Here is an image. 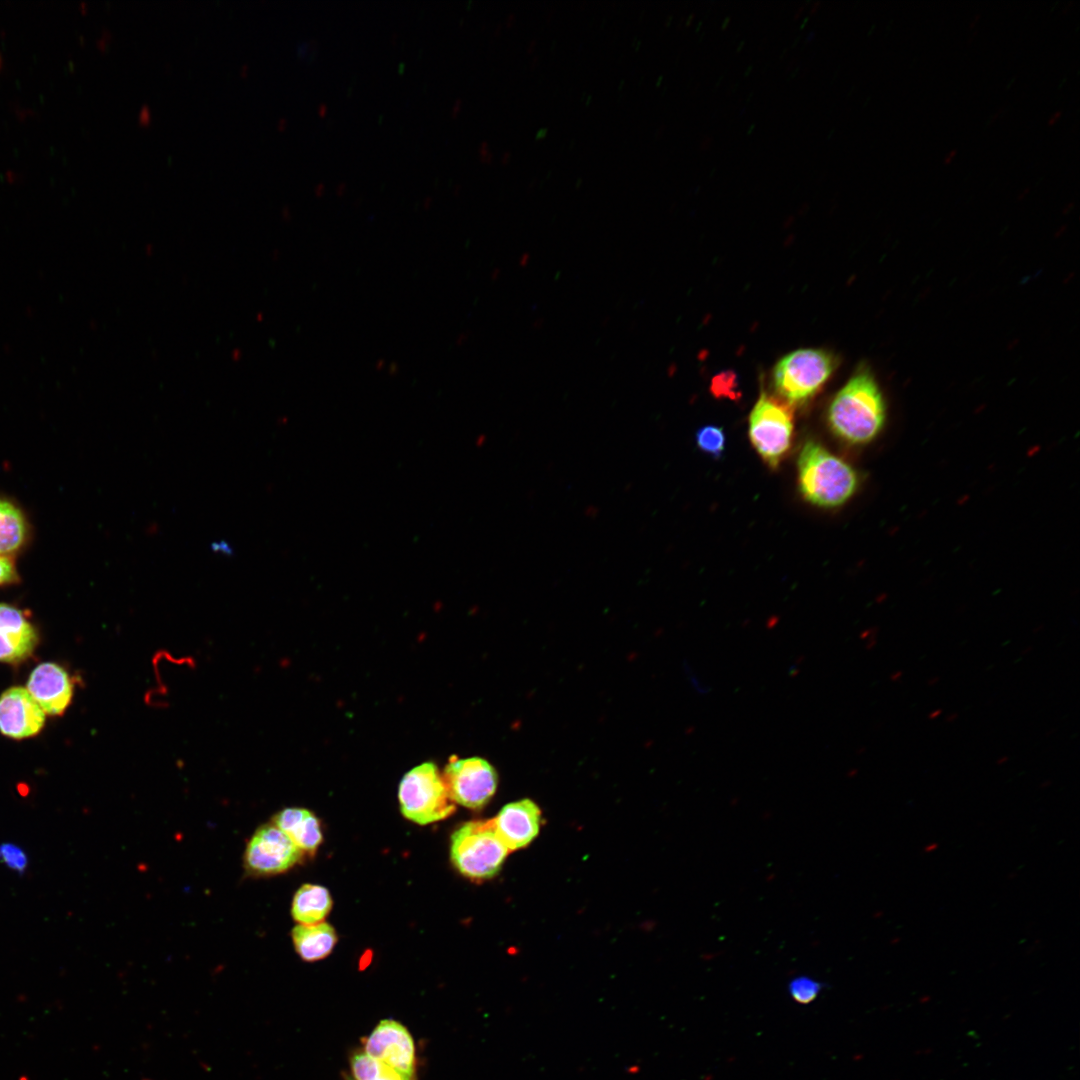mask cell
I'll list each match as a JSON object with an SVG mask.
<instances>
[{
	"label": "cell",
	"instance_id": "obj_26",
	"mask_svg": "<svg viewBox=\"0 0 1080 1080\" xmlns=\"http://www.w3.org/2000/svg\"><path fill=\"white\" fill-rule=\"evenodd\" d=\"M942 712H943V710L941 708L934 709L933 711H931L928 714L927 718L929 720H934V719L938 718L942 714Z\"/></svg>",
	"mask_w": 1080,
	"mask_h": 1080
},
{
	"label": "cell",
	"instance_id": "obj_6",
	"mask_svg": "<svg viewBox=\"0 0 1080 1080\" xmlns=\"http://www.w3.org/2000/svg\"><path fill=\"white\" fill-rule=\"evenodd\" d=\"M793 428L790 405L762 392L749 416L748 435L768 466L776 468L790 449Z\"/></svg>",
	"mask_w": 1080,
	"mask_h": 1080
},
{
	"label": "cell",
	"instance_id": "obj_4",
	"mask_svg": "<svg viewBox=\"0 0 1080 1080\" xmlns=\"http://www.w3.org/2000/svg\"><path fill=\"white\" fill-rule=\"evenodd\" d=\"M836 366V357L827 350L798 349L776 363L772 372L773 385L787 404L801 405L823 387Z\"/></svg>",
	"mask_w": 1080,
	"mask_h": 1080
},
{
	"label": "cell",
	"instance_id": "obj_13",
	"mask_svg": "<svg viewBox=\"0 0 1080 1080\" xmlns=\"http://www.w3.org/2000/svg\"><path fill=\"white\" fill-rule=\"evenodd\" d=\"M38 643V634L24 612L0 603V661L18 663L28 658Z\"/></svg>",
	"mask_w": 1080,
	"mask_h": 1080
},
{
	"label": "cell",
	"instance_id": "obj_17",
	"mask_svg": "<svg viewBox=\"0 0 1080 1080\" xmlns=\"http://www.w3.org/2000/svg\"><path fill=\"white\" fill-rule=\"evenodd\" d=\"M27 526L22 512L0 498V555L19 550L26 539Z\"/></svg>",
	"mask_w": 1080,
	"mask_h": 1080
},
{
	"label": "cell",
	"instance_id": "obj_23",
	"mask_svg": "<svg viewBox=\"0 0 1080 1080\" xmlns=\"http://www.w3.org/2000/svg\"><path fill=\"white\" fill-rule=\"evenodd\" d=\"M18 574L13 560L7 555H0V585L15 583Z\"/></svg>",
	"mask_w": 1080,
	"mask_h": 1080
},
{
	"label": "cell",
	"instance_id": "obj_24",
	"mask_svg": "<svg viewBox=\"0 0 1080 1080\" xmlns=\"http://www.w3.org/2000/svg\"><path fill=\"white\" fill-rule=\"evenodd\" d=\"M1061 116H1062V111H1061V110H1057V111L1053 112V113H1052V114L1050 115V117H1049V119H1048V121H1047V124H1048V125H1049L1050 127L1054 126V125H1055V124H1056V123H1057V122L1059 121V119L1061 118Z\"/></svg>",
	"mask_w": 1080,
	"mask_h": 1080
},
{
	"label": "cell",
	"instance_id": "obj_2",
	"mask_svg": "<svg viewBox=\"0 0 1080 1080\" xmlns=\"http://www.w3.org/2000/svg\"><path fill=\"white\" fill-rule=\"evenodd\" d=\"M797 467L800 493L815 506L839 507L857 491L859 477L856 470L815 441L803 445Z\"/></svg>",
	"mask_w": 1080,
	"mask_h": 1080
},
{
	"label": "cell",
	"instance_id": "obj_28",
	"mask_svg": "<svg viewBox=\"0 0 1080 1080\" xmlns=\"http://www.w3.org/2000/svg\"><path fill=\"white\" fill-rule=\"evenodd\" d=\"M957 718H958V713H956V712H952V713H950V714H948V715L946 716V718H945V721H946L947 723H952V722L956 721V720H957Z\"/></svg>",
	"mask_w": 1080,
	"mask_h": 1080
},
{
	"label": "cell",
	"instance_id": "obj_22",
	"mask_svg": "<svg viewBox=\"0 0 1080 1080\" xmlns=\"http://www.w3.org/2000/svg\"><path fill=\"white\" fill-rule=\"evenodd\" d=\"M736 376L732 372H724L713 379L712 392L718 397L735 398Z\"/></svg>",
	"mask_w": 1080,
	"mask_h": 1080
},
{
	"label": "cell",
	"instance_id": "obj_5",
	"mask_svg": "<svg viewBox=\"0 0 1080 1080\" xmlns=\"http://www.w3.org/2000/svg\"><path fill=\"white\" fill-rule=\"evenodd\" d=\"M398 798L403 816L420 825L443 820L456 809L438 767L432 762L422 763L404 775Z\"/></svg>",
	"mask_w": 1080,
	"mask_h": 1080
},
{
	"label": "cell",
	"instance_id": "obj_14",
	"mask_svg": "<svg viewBox=\"0 0 1080 1080\" xmlns=\"http://www.w3.org/2000/svg\"><path fill=\"white\" fill-rule=\"evenodd\" d=\"M273 824L302 852H314L322 841L320 822L307 809L285 808L274 816Z\"/></svg>",
	"mask_w": 1080,
	"mask_h": 1080
},
{
	"label": "cell",
	"instance_id": "obj_12",
	"mask_svg": "<svg viewBox=\"0 0 1080 1080\" xmlns=\"http://www.w3.org/2000/svg\"><path fill=\"white\" fill-rule=\"evenodd\" d=\"M44 713L61 715L70 704L73 685L67 672L57 664L46 662L30 674L27 688Z\"/></svg>",
	"mask_w": 1080,
	"mask_h": 1080
},
{
	"label": "cell",
	"instance_id": "obj_25",
	"mask_svg": "<svg viewBox=\"0 0 1080 1080\" xmlns=\"http://www.w3.org/2000/svg\"><path fill=\"white\" fill-rule=\"evenodd\" d=\"M956 155H957V149H952V150H951V151H949V152L947 153V155H946V156L944 157V159H943V163H944L945 165H950V164H951V163L953 162V160H954V158L956 157Z\"/></svg>",
	"mask_w": 1080,
	"mask_h": 1080
},
{
	"label": "cell",
	"instance_id": "obj_33",
	"mask_svg": "<svg viewBox=\"0 0 1080 1080\" xmlns=\"http://www.w3.org/2000/svg\"><path fill=\"white\" fill-rule=\"evenodd\" d=\"M1032 650H1033V646H1031V645H1029V646H1026V647H1025V648H1024L1023 650H1022V652H1021V655H1027V654H1029V653H1030V652H1031Z\"/></svg>",
	"mask_w": 1080,
	"mask_h": 1080
},
{
	"label": "cell",
	"instance_id": "obj_16",
	"mask_svg": "<svg viewBox=\"0 0 1080 1080\" xmlns=\"http://www.w3.org/2000/svg\"><path fill=\"white\" fill-rule=\"evenodd\" d=\"M331 907L332 899L325 887L305 884L293 898L291 913L300 924L312 925L322 922Z\"/></svg>",
	"mask_w": 1080,
	"mask_h": 1080
},
{
	"label": "cell",
	"instance_id": "obj_27",
	"mask_svg": "<svg viewBox=\"0 0 1080 1080\" xmlns=\"http://www.w3.org/2000/svg\"><path fill=\"white\" fill-rule=\"evenodd\" d=\"M902 676H903V672L898 670V671L893 672L890 675V680L893 681V682H899L901 680Z\"/></svg>",
	"mask_w": 1080,
	"mask_h": 1080
},
{
	"label": "cell",
	"instance_id": "obj_20",
	"mask_svg": "<svg viewBox=\"0 0 1080 1080\" xmlns=\"http://www.w3.org/2000/svg\"><path fill=\"white\" fill-rule=\"evenodd\" d=\"M822 989L823 983L804 975L793 978L788 984L791 998L803 1005L814 1001Z\"/></svg>",
	"mask_w": 1080,
	"mask_h": 1080
},
{
	"label": "cell",
	"instance_id": "obj_21",
	"mask_svg": "<svg viewBox=\"0 0 1080 1080\" xmlns=\"http://www.w3.org/2000/svg\"><path fill=\"white\" fill-rule=\"evenodd\" d=\"M0 863L15 872L24 873L28 866V857L19 846L13 843H2L0 845Z\"/></svg>",
	"mask_w": 1080,
	"mask_h": 1080
},
{
	"label": "cell",
	"instance_id": "obj_19",
	"mask_svg": "<svg viewBox=\"0 0 1080 1080\" xmlns=\"http://www.w3.org/2000/svg\"><path fill=\"white\" fill-rule=\"evenodd\" d=\"M696 444L704 453L719 458L725 450V433L716 425L703 426L696 432Z\"/></svg>",
	"mask_w": 1080,
	"mask_h": 1080
},
{
	"label": "cell",
	"instance_id": "obj_36",
	"mask_svg": "<svg viewBox=\"0 0 1080 1080\" xmlns=\"http://www.w3.org/2000/svg\"><path fill=\"white\" fill-rule=\"evenodd\" d=\"M1054 731H1055V730H1054V729H1052L1051 731H1048V732L1046 733V735H1048V736H1049V735H1051V734H1052V733H1053Z\"/></svg>",
	"mask_w": 1080,
	"mask_h": 1080
},
{
	"label": "cell",
	"instance_id": "obj_9",
	"mask_svg": "<svg viewBox=\"0 0 1080 1080\" xmlns=\"http://www.w3.org/2000/svg\"><path fill=\"white\" fill-rule=\"evenodd\" d=\"M363 1051L401 1073L416 1077L414 1040L407 1028L395 1020H382L364 1040Z\"/></svg>",
	"mask_w": 1080,
	"mask_h": 1080
},
{
	"label": "cell",
	"instance_id": "obj_34",
	"mask_svg": "<svg viewBox=\"0 0 1080 1080\" xmlns=\"http://www.w3.org/2000/svg\"><path fill=\"white\" fill-rule=\"evenodd\" d=\"M804 10V6L800 7L794 14V18H798Z\"/></svg>",
	"mask_w": 1080,
	"mask_h": 1080
},
{
	"label": "cell",
	"instance_id": "obj_35",
	"mask_svg": "<svg viewBox=\"0 0 1080 1080\" xmlns=\"http://www.w3.org/2000/svg\"><path fill=\"white\" fill-rule=\"evenodd\" d=\"M1041 630H1042V626H1039L1038 628H1035V629H1034V632H1033V633H1035V634H1036V633H1039V631H1041Z\"/></svg>",
	"mask_w": 1080,
	"mask_h": 1080
},
{
	"label": "cell",
	"instance_id": "obj_1",
	"mask_svg": "<svg viewBox=\"0 0 1080 1080\" xmlns=\"http://www.w3.org/2000/svg\"><path fill=\"white\" fill-rule=\"evenodd\" d=\"M827 422L833 434L849 445L862 446L877 438L886 422V404L869 368L859 367L834 395Z\"/></svg>",
	"mask_w": 1080,
	"mask_h": 1080
},
{
	"label": "cell",
	"instance_id": "obj_32",
	"mask_svg": "<svg viewBox=\"0 0 1080 1080\" xmlns=\"http://www.w3.org/2000/svg\"><path fill=\"white\" fill-rule=\"evenodd\" d=\"M819 6H820V2L813 3V5L811 7V10H810V14H814L815 12H817L818 9H819Z\"/></svg>",
	"mask_w": 1080,
	"mask_h": 1080
},
{
	"label": "cell",
	"instance_id": "obj_8",
	"mask_svg": "<svg viewBox=\"0 0 1080 1080\" xmlns=\"http://www.w3.org/2000/svg\"><path fill=\"white\" fill-rule=\"evenodd\" d=\"M302 851L274 824L259 827L245 850L247 870L255 875H273L287 871L301 858Z\"/></svg>",
	"mask_w": 1080,
	"mask_h": 1080
},
{
	"label": "cell",
	"instance_id": "obj_30",
	"mask_svg": "<svg viewBox=\"0 0 1080 1080\" xmlns=\"http://www.w3.org/2000/svg\"><path fill=\"white\" fill-rule=\"evenodd\" d=\"M979 19H980V14L974 15V17L972 18V20L970 22V25H969L970 29H973L977 25Z\"/></svg>",
	"mask_w": 1080,
	"mask_h": 1080
},
{
	"label": "cell",
	"instance_id": "obj_18",
	"mask_svg": "<svg viewBox=\"0 0 1080 1080\" xmlns=\"http://www.w3.org/2000/svg\"><path fill=\"white\" fill-rule=\"evenodd\" d=\"M353 1080H416L398 1070L370 1057L363 1050L354 1053L350 1060Z\"/></svg>",
	"mask_w": 1080,
	"mask_h": 1080
},
{
	"label": "cell",
	"instance_id": "obj_3",
	"mask_svg": "<svg viewBox=\"0 0 1080 1080\" xmlns=\"http://www.w3.org/2000/svg\"><path fill=\"white\" fill-rule=\"evenodd\" d=\"M509 852L492 819L467 822L451 836V861L461 874L472 880L494 877Z\"/></svg>",
	"mask_w": 1080,
	"mask_h": 1080
},
{
	"label": "cell",
	"instance_id": "obj_7",
	"mask_svg": "<svg viewBox=\"0 0 1080 1080\" xmlns=\"http://www.w3.org/2000/svg\"><path fill=\"white\" fill-rule=\"evenodd\" d=\"M442 777L453 802L470 809L484 807L498 783L494 767L480 757H451Z\"/></svg>",
	"mask_w": 1080,
	"mask_h": 1080
},
{
	"label": "cell",
	"instance_id": "obj_29",
	"mask_svg": "<svg viewBox=\"0 0 1080 1080\" xmlns=\"http://www.w3.org/2000/svg\"><path fill=\"white\" fill-rule=\"evenodd\" d=\"M939 680H940V678H939L938 676H933V677H930V678H929V679L927 680V684H928V685H929L930 687H932V686L936 685V684H937V683L939 682Z\"/></svg>",
	"mask_w": 1080,
	"mask_h": 1080
},
{
	"label": "cell",
	"instance_id": "obj_11",
	"mask_svg": "<svg viewBox=\"0 0 1080 1080\" xmlns=\"http://www.w3.org/2000/svg\"><path fill=\"white\" fill-rule=\"evenodd\" d=\"M494 829L509 851L529 845L538 835L541 811L530 799L511 802L492 819Z\"/></svg>",
	"mask_w": 1080,
	"mask_h": 1080
},
{
	"label": "cell",
	"instance_id": "obj_10",
	"mask_svg": "<svg viewBox=\"0 0 1080 1080\" xmlns=\"http://www.w3.org/2000/svg\"><path fill=\"white\" fill-rule=\"evenodd\" d=\"M45 723V713L26 688L12 687L0 696V732L22 739L36 735Z\"/></svg>",
	"mask_w": 1080,
	"mask_h": 1080
},
{
	"label": "cell",
	"instance_id": "obj_31",
	"mask_svg": "<svg viewBox=\"0 0 1080 1080\" xmlns=\"http://www.w3.org/2000/svg\"><path fill=\"white\" fill-rule=\"evenodd\" d=\"M1008 760H1009V756H1006V755H1005V756L999 757V758H998V759L996 760V764H997V765H1002V764H1004V763L1008 762Z\"/></svg>",
	"mask_w": 1080,
	"mask_h": 1080
},
{
	"label": "cell",
	"instance_id": "obj_15",
	"mask_svg": "<svg viewBox=\"0 0 1080 1080\" xmlns=\"http://www.w3.org/2000/svg\"><path fill=\"white\" fill-rule=\"evenodd\" d=\"M291 935L296 952L306 961L325 958L337 941L334 928L325 922L312 925L299 924L293 928Z\"/></svg>",
	"mask_w": 1080,
	"mask_h": 1080
}]
</instances>
